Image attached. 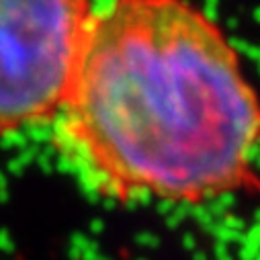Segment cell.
<instances>
[{
	"instance_id": "6da1fadb",
	"label": "cell",
	"mask_w": 260,
	"mask_h": 260,
	"mask_svg": "<svg viewBox=\"0 0 260 260\" xmlns=\"http://www.w3.org/2000/svg\"><path fill=\"white\" fill-rule=\"evenodd\" d=\"M55 146L105 197L197 203L254 184L260 99L221 29L186 0L94 11Z\"/></svg>"
},
{
	"instance_id": "7a4b0ae2",
	"label": "cell",
	"mask_w": 260,
	"mask_h": 260,
	"mask_svg": "<svg viewBox=\"0 0 260 260\" xmlns=\"http://www.w3.org/2000/svg\"><path fill=\"white\" fill-rule=\"evenodd\" d=\"M92 17L90 0H0V138L57 119Z\"/></svg>"
}]
</instances>
